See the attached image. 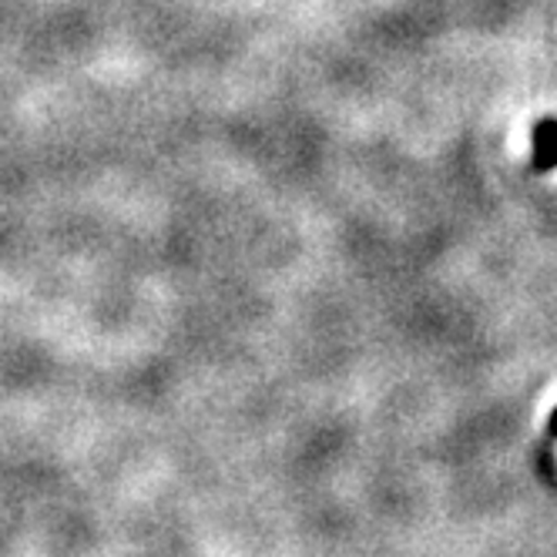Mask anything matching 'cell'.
I'll use <instances>...</instances> for the list:
<instances>
[{"label":"cell","mask_w":557,"mask_h":557,"mask_svg":"<svg viewBox=\"0 0 557 557\" xmlns=\"http://www.w3.org/2000/svg\"><path fill=\"white\" fill-rule=\"evenodd\" d=\"M531 169L547 175L557 169V117L544 114L531 132Z\"/></svg>","instance_id":"1"},{"label":"cell","mask_w":557,"mask_h":557,"mask_svg":"<svg viewBox=\"0 0 557 557\" xmlns=\"http://www.w3.org/2000/svg\"><path fill=\"white\" fill-rule=\"evenodd\" d=\"M547 433H550V441H557V407L550 410V420H547Z\"/></svg>","instance_id":"2"}]
</instances>
